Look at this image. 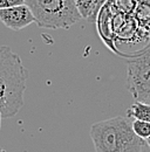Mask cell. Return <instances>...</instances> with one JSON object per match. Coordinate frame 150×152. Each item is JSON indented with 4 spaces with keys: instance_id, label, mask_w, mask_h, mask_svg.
Returning a JSON list of instances; mask_svg holds the SVG:
<instances>
[{
    "instance_id": "obj_13",
    "label": "cell",
    "mask_w": 150,
    "mask_h": 152,
    "mask_svg": "<svg viewBox=\"0 0 150 152\" xmlns=\"http://www.w3.org/2000/svg\"><path fill=\"white\" fill-rule=\"evenodd\" d=\"M147 102H148V103H150V98H149V99H148V101H147Z\"/></svg>"
},
{
    "instance_id": "obj_9",
    "label": "cell",
    "mask_w": 150,
    "mask_h": 152,
    "mask_svg": "<svg viewBox=\"0 0 150 152\" xmlns=\"http://www.w3.org/2000/svg\"><path fill=\"white\" fill-rule=\"evenodd\" d=\"M21 4H25V0H0V10L21 5Z\"/></svg>"
},
{
    "instance_id": "obj_4",
    "label": "cell",
    "mask_w": 150,
    "mask_h": 152,
    "mask_svg": "<svg viewBox=\"0 0 150 152\" xmlns=\"http://www.w3.org/2000/svg\"><path fill=\"white\" fill-rule=\"evenodd\" d=\"M128 90L137 101L150 98V49L127 63Z\"/></svg>"
},
{
    "instance_id": "obj_3",
    "label": "cell",
    "mask_w": 150,
    "mask_h": 152,
    "mask_svg": "<svg viewBox=\"0 0 150 152\" xmlns=\"http://www.w3.org/2000/svg\"><path fill=\"white\" fill-rule=\"evenodd\" d=\"M35 17V23L42 28L65 29L81 19L74 0H25Z\"/></svg>"
},
{
    "instance_id": "obj_10",
    "label": "cell",
    "mask_w": 150,
    "mask_h": 152,
    "mask_svg": "<svg viewBox=\"0 0 150 152\" xmlns=\"http://www.w3.org/2000/svg\"><path fill=\"white\" fill-rule=\"evenodd\" d=\"M104 2H107V0H97V7H99V11H100V8L104 5Z\"/></svg>"
},
{
    "instance_id": "obj_1",
    "label": "cell",
    "mask_w": 150,
    "mask_h": 152,
    "mask_svg": "<svg viewBox=\"0 0 150 152\" xmlns=\"http://www.w3.org/2000/svg\"><path fill=\"white\" fill-rule=\"evenodd\" d=\"M28 72L11 47L0 46V113L13 117L24 105Z\"/></svg>"
},
{
    "instance_id": "obj_8",
    "label": "cell",
    "mask_w": 150,
    "mask_h": 152,
    "mask_svg": "<svg viewBox=\"0 0 150 152\" xmlns=\"http://www.w3.org/2000/svg\"><path fill=\"white\" fill-rule=\"evenodd\" d=\"M131 128L134 132L143 139H147L148 137H150V122L148 121L135 119L134 122H131Z\"/></svg>"
},
{
    "instance_id": "obj_7",
    "label": "cell",
    "mask_w": 150,
    "mask_h": 152,
    "mask_svg": "<svg viewBox=\"0 0 150 152\" xmlns=\"http://www.w3.org/2000/svg\"><path fill=\"white\" fill-rule=\"evenodd\" d=\"M128 117L134 119H140V121H148L150 122V103L143 102V101H137L127 110Z\"/></svg>"
},
{
    "instance_id": "obj_11",
    "label": "cell",
    "mask_w": 150,
    "mask_h": 152,
    "mask_svg": "<svg viewBox=\"0 0 150 152\" xmlns=\"http://www.w3.org/2000/svg\"><path fill=\"white\" fill-rule=\"evenodd\" d=\"M1 119H2V115L0 113V129H1Z\"/></svg>"
},
{
    "instance_id": "obj_5",
    "label": "cell",
    "mask_w": 150,
    "mask_h": 152,
    "mask_svg": "<svg viewBox=\"0 0 150 152\" xmlns=\"http://www.w3.org/2000/svg\"><path fill=\"white\" fill-rule=\"evenodd\" d=\"M0 21L12 31H20L35 22V17L26 4L0 10Z\"/></svg>"
},
{
    "instance_id": "obj_12",
    "label": "cell",
    "mask_w": 150,
    "mask_h": 152,
    "mask_svg": "<svg viewBox=\"0 0 150 152\" xmlns=\"http://www.w3.org/2000/svg\"><path fill=\"white\" fill-rule=\"evenodd\" d=\"M0 151H4V149H1V148H0Z\"/></svg>"
},
{
    "instance_id": "obj_6",
    "label": "cell",
    "mask_w": 150,
    "mask_h": 152,
    "mask_svg": "<svg viewBox=\"0 0 150 152\" xmlns=\"http://www.w3.org/2000/svg\"><path fill=\"white\" fill-rule=\"evenodd\" d=\"M75 7L81 18L93 21L100 12L97 7V0H74Z\"/></svg>"
},
{
    "instance_id": "obj_2",
    "label": "cell",
    "mask_w": 150,
    "mask_h": 152,
    "mask_svg": "<svg viewBox=\"0 0 150 152\" xmlns=\"http://www.w3.org/2000/svg\"><path fill=\"white\" fill-rule=\"evenodd\" d=\"M90 138L97 152L149 151L146 139L138 137L126 117H114L96 122L90 128Z\"/></svg>"
}]
</instances>
